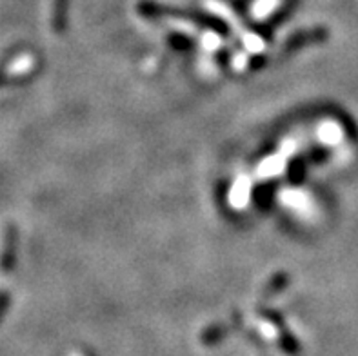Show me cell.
I'll return each mask as SVG.
<instances>
[{"label": "cell", "mask_w": 358, "mask_h": 356, "mask_svg": "<svg viewBox=\"0 0 358 356\" xmlns=\"http://www.w3.org/2000/svg\"><path fill=\"white\" fill-rule=\"evenodd\" d=\"M15 252H17V231H15L13 227H9L8 233H6L2 258H0V266H2V271H4V273H8V271L15 266Z\"/></svg>", "instance_id": "obj_3"}, {"label": "cell", "mask_w": 358, "mask_h": 356, "mask_svg": "<svg viewBox=\"0 0 358 356\" xmlns=\"http://www.w3.org/2000/svg\"><path fill=\"white\" fill-rule=\"evenodd\" d=\"M169 38H171L169 42H171L173 48H178V50H189L191 45H193L189 41H187L186 36H182V35H171Z\"/></svg>", "instance_id": "obj_6"}, {"label": "cell", "mask_w": 358, "mask_h": 356, "mask_svg": "<svg viewBox=\"0 0 358 356\" xmlns=\"http://www.w3.org/2000/svg\"><path fill=\"white\" fill-rule=\"evenodd\" d=\"M68 8L69 0H55L53 4V15H51V26L53 31L62 33L68 26Z\"/></svg>", "instance_id": "obj_4"}, {"label": "cell", "mask_w": 358, "mask_h": 356, "mask_svg": "<svg viewBox=\"0 0 358 356\" xmlns=\"http://www.w3.org/2000/svg\"><path fill=\"white\" fill-rule=\"evenodd\" d=\"M226 333V329H224V327H220V325H218V327H211V329L208 331V333L204 334V336H202V339L206 340V342H213L215 339H220V336H222V334Z\"/></svg>", "instance_id": "obj_7"}, {"label": "cell", "mask_w": 358, "mask_h": 356, "mask_svg": "<svg viewBox=\"0 0 358 356\" xmlns=\"http://www.w3.org/2000/svg\"><path fill=\"white\" fill-rule=\"evenodd\" d=\"M136 11L145 18H162V17H177V18H186L191 20L193 24L200 27H208L211 31L218 33V35H227V26L224 20L213 17V15L204 13V11H196V9H180V8H171V6H164L153 0H142L136 6Z\"/></svg>", "instance_id": "obj_1"}, {"label": "cell", "mask_w": 358, "mask_h": 356, "mask_svg": "<svg viewBox=\"0 0 358 356\" xmlns=\"http://www.w3.org/2000/svg\"><path fill=\"white\" fill-rule=\"evenodd\" d=\"M289 280H291V276L287 275V273H284V271H280V273H277V275H273L271 280L268 282V285H266V289H264V297H273V294H278L282 289L286 287Z\"/></svg>", "instance_id": "obj_5"}, {"label": "cell", "mask_w": 358, "mask_h": 356, "mask_svg": "<svg viewBox=\"0 0 358 356\" xmlns=\"http://www.w3.org/2000/svg\"><path fill=\"white\" fill-rule=\"evenodd\" d=\"M8 302H9L8 294L0 293V318H2V315H4L6 307H8Z\"/></svg>", "instance_id": "obj_8"}, {"label": "cell", "mask_w": 358, "mask_h": 356, "mask_svg": "<svg viewBox=\"0 0 358 356\" xmlns=\"http://www.w3.org/2000/svg\"><path fill=\"white\" fill-rule=\"evenodd\" d=\"M327 36H329V33H327L326 27H311V29H304V31H296L284 44V53H293V51H299L302 48H308V45L322 44L327 41Z\"/></svg>", "instance_id": "obj_2"}]
</instances>
